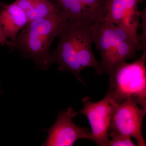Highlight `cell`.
Here are the masks:
<instances>
[{
	"mask_svg": "<svg viewBox=\"0 0 146 146\" xmlns=\"http://www.w3.org/2000/svg\"><path fill=\"white\" fill-rule=\"evenodd\" d=\"M83 107L77 112L86 116L91 125L89 139L100 146H108L109 128L116 102L108 94L100 101L94 102L86 96L82 100Z\"/></svg>",
	"mask_w": 146,
	"mask_h": 146,
	"instance_id": "277c9868",
	"label": "cell"
},
{
	"mask_svg": "<svg viewBox=\"0 0 146 146\" xmlns=\"http://www.w3.org/2000/svg\"><path fill=\"white\" fill-rule=\"evenodd\" d=\"M7 40L6 39L3 34L2 31L0 27V45L2 46H4L5 45H6L7 43Z\"/></svg>",
	"mask_w": 146,
	"mask_h": 146,
	"instance_id": "2e32d148",
	"label": "cell"
},
{
	"mask_svg": "<svg viewBox=\"0 0 146 146\" xmlns=\"http://www.w3.org/2000/svg\"><path fill=\"white\" fill-rule=\"evenodd\" d=\"M146 52L131 63L124 62L109 76L107 94L117 103L130 100L146 109Z\"/></svg>",
	"mask_w": 146,
	"mask_h": 146,
	"instance_id": "3957f363",
	"label": "cell"
},
{
	"mask_svg": "<svg viewBox=\"0 0 146 146\" xmlns=\"http://www.w3.org/2000/svg\"><path fill=\"white\" fill-rule=\"evenodd\" d=\"M63 17L61 11L30 21L6 46L11 51H18L24 59H30L42 70L51 65L50 48L56 37Z\"/></svg>",
	"mask_w": 146,
	"mask_h": 146,
	"instance_id": "7a4b0ae2",
	"label": "cell"
},
{
	"mask_svg": "<svg viewBox=\"0 0 146 146\" xmlns=\"http://www.w3.org/2000/svg\"><path fill=\"white\" fill-rule=\"evenodd\" d=\"M146 109L141 107L135 102L129 100L122 102H116L109 128V132L117 131L132 137L139 146H146L143 135V120Z\"/></svg>",
	"mask_w": 146,
	"mask_h": 146,
	"instance_id": "5b68a950",
	"label": "cell"
},
{
	"mask_svg": "<svg viewBox=\"0 0 146 146\" xmlns=\"http://www.w3.org/2000/svg\"><path fill=\"white\" fill-rule=\"evenodd\" d=\"M109 136L112 139L110 140L108 146H134L136 144L131 141L130 136L117 131H110Z\"/></svg>",
	"mask_w": 146,
	"mask_h": 146,
	"instance_id": "5bb4252c",
	"label": "cell"
},
{
	"mask_svg": "<svg viewBox=\"0 0 146 146\" xmlns=\"http://www.w3.org/2000/svg\"><path fill=\"white\" fill-rule=\"evenodd\" d=\"M36 1L37 0H16L15 1L25 13L33 6Z\"/></svg>",
	"mask_w": 146,
	"mask_h": 146,
	"instance_id": "9a60e30c",
	"label": "cell"
},
{
	"mask_svg": "<svg viewBox=\"0 0 146 146\" xmlns=\"http://www.w3.org/2000/svg\"><path fill=\"white\" fill-rule=\"evenodd\" d=\"M77 115L71 107L59 112L53 125L44 129L48 134L42 146H72L79 139H89V129L80 127L73 122L72 118Z\"/></svg>",
	"mask_w": 146,
	"mask_h": 146,
	"instance_id": "8992f818",
	"label": "cell"
},
{
	"mask_svg": "<svg viewBox=\"0 0 146 146\" xmlns=\"http://www.w3.org/2000/svg\"><path fill=\"white\" fill-rule=\"evenodd\" d=\"M28 23L25 13L16 2H0V27L7 41L14 40Z\"/></svg>",
	"mask_w": 146,
	"mask_h": 146,
	"instance_id": "30bf717a",
	"label": "cell"
},
{
	"mask_svg": "<svg viewBox=\"0 0 146 146\" xmlns=\"http://www.w3.org/2000/svg\"><path fill=\"white\" fill-rule=\"evenodd\" d=\"M145 0H108L105 20L125 29L135 35L141 27L138 4Z\"/></svg>",
	"mask_w": 146,
	"mask_h": 146,
	"instance_id": "52a82bcc",
	"label": "cell"
},
{
	"mask_svg": "<svg viewBox=\"0 0 146 146\" xmlns=\"http://www.w3.org/2000/svg\"><path fill=\"white\" fill-rule=\"evenodd\" d=\"M1 91H0V94H1Z\"/></svg>",
	"mask_w": 146,
	"mask_h": 146,
	"instance_id": "e0dca14e",
	"label": "cell"
},
{
	"mask_svg": "<svg viewBox=\"0 0 146 146\" xmlns=\"http://www.w3.org/2000/svg\"><path fill=\"white\" fill-rule=\"evenodd\" d=\"M87 21L63 18L56 35L57 46L50 54L51 63L57 64L58 71L70 72L83 84L81 71L98 69L100 65L92 51L91 23Z\"/></svg>",
	"mask_w": 146,
	"mask_h": 146,
	"instance_id": "6da1fadb",
	"label": "cell"
},
{
	"mask_svg": "<svg viewBox=\"0 0 146 146\" xmlns=\"http://www.w3.org/2000/svg\"><path fill=\"white\" fill-rule=\"evenodd\" d=\"M60 11L59 6L53 0H37L33 6L25 12V14L29 22Z\"/></svg>",
	"mask_w": 146,
	"mask_h": 146,
	"instance_id": "7c38bea8",
	"label": "cell"
},
{
	"mask_svg": "<svg viewBox=\"0 0 146 146\" xmlns=\"http://www.w3.org/2000/svg\"><path fill=\"white\" fill-rule=\"evenodd\" d=\"M116 25L106 20L94 22L90 26L93 42L101 55L102 62L96 74L109 76L115 44L114 30Z\"/></svg>",
	"mask_w": 146,
	"mask_h": 146,
	"instance_id": "ba28073f",
	"label": "cell"
},
{
	"mask_svg": "<svg viewBox=\"0 0 146 146\" xmlns=\"http://www.w3.org/2000/svg\"><path fill=\"white\" fill-rule=\"evenodd\" d=\"M114 36L111 73L121 63L136 57L137 52L142 50L138 35H135L122 27L115 25Z\"/></svg>",
	"mask_w": 146,
	"mask_h": 146,
	"instance_id": "9c48e42d",
	"label": "cell"
},
{
	"mask_svg": "<svg viewBox=\"0 0 146 146\" xmlns=\"http://www.w3.org/2000/svg\"><path fill=\"white\" fill-rule=\"evenodd\" d=\"M108 0H80L84 13L91 23L105 20L107 14Z\"/></svg>",
	"mask_w": 146,
	"mask_h": 146,
	"instance_id": "8fae6325",
	"label": "cell"
},
{
	"mask_svg": "<svg viewBox=\"0 0 146 146\" xmlns=\"http://www.w3.org/2000/svg\"><path fill=\"white\" fill-rule=\"evenodd\" d=\"M53 1L59 6L63 18L88 21L84 16L80 0Z\"/></svg>",
	"mask_w": 146,
	"mask_h": 146,
	"instance_id": "4fadbf2b",
	"label": "cell"
}]
</instances>
